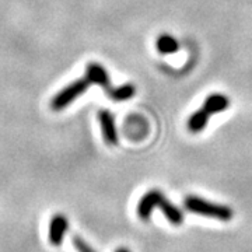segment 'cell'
Masks as SVG:
<instances>
[{
	"label": "cell",
	"mask_w": 252,
	"mask_h": 252,
	"mask_svg": "<svg viewBox=\"0 0 252 252\" xmlns=\"http://www.w3.org/2000/svg\"><path fill=\"white\" fill-rule=\"evenodd\" d=\"M136 87L133 84L127 83V84H124V86H119V87H115L114 90L111 91L108 97L112 98L114 101H126V99L132 98L135 95Z\"/></svg>",
	"instance_id": "30bf717a"
},
{
	"label": "cell",
	"mask_w": 252,
	"mask_h": 252,
	"mask_svg": "<svg viewBox=\"0 0 252 252\" xmlns=\"http://www.w3.org/2000/svg\"><path fill=\"white\" fill-rule=\"evenodd\" d=\"M184 206L190 213L212 217V219L221 220V221H230L234 216V212L230 206L210 202V200L196 196V195H188L184 199Z\"/></svg>",
	"instance_id": "7a4b0ae2"
},
{
	"label": "cell",
	"mask_w": 252,
	"mask_h": 252,
	"mask_svg": "<svg viewBox=\"0 0 252 252\" xmlns=\"http://www.w3.org/2000/svg\"><path fill=\"white\" fill-rule=\"evenodd\" d=\"M154 209H160L165 219L174 225H180L184 223V213L180 207L174 205L170 199L158 189H152L146 192L137 205V216L142 220H149Z\"/></svg>",
	"instance_id": "6da1fadb"
},
{
	"label": "cell",
	"mask_w": 252,
	"mask_h": 252,
	"mask_svg": "<svg viewBox=\"0 0 252 252\" xmlns=\"http://www.w3.org/2000/svg\"><path fill=\"white\" fill-rule=\"evenodd\" d=\"M209 114L203 108H199L195 111L188 119V129L192 133H199L206 127L207 122H209Z\"/></svg>",
	"instance_id": "ba28073f"
},
{
	"label": "cell",
	"mask_w": 252,
	"mask_h": 252,
	"mask_svg": "<svg viewBox=\"0 0 252 252\" xmlns=\"http://www.w3.org/2000/svg\"><path fill=\"white\" fill-rule=\"evenodd\" d=\"M86 79L90 81L91 84H98L101 87H104L108 95L111 94V91L114 90V87H112V84L109 81L108 73L98 63H89L87 64Z\"/></svg>",
	"instance_id": "5b68a950"
},
{
	"label": "cell",
	"mask_w": 252,
	"mask_h": 252,
	"mask_svg": "<svg viewBox=\"0 0 252 252\" xmlns=\"http://www.w3.org/2000/svg\"><path fill=\"white\" fill-rule=\"evenodd\" d=\"M156 48L158 49V52L162 55H171L175 54L178 49H180V44L178 41L174 38L172 35L168 34H162L157 38V42H156Z\"/></svg>",
	"instance_id": "9c48e42d"
},
{
	"label": "cell",
	"mask_w": 252,
	"mask_h": 252,
	"mask_svg": "<svg viewBox=\"0 0 252 252\" xmlns=\"http://www.w3.org/2000/svg\"><path fill=\"white\" fill-rule=\"evenodd\" d=\"M98 119L99 124H101V129H102V135H104L105 142L111 144V146H117L118 132L114 115L109 111H107V109H102V111L98 112Z\"/></svg>",
	"instance_id": "8992f818"
},
{
	"label": "cell",
	"mask_w": 252,
	"mask_h": 252,
	"mask_svg": "<svg viewBox=\"0 0 252 252\" xmlns=\"http://www.w3.org/2000/svg\"><path fill=\"white\" fill-rule=\"evenodd\" d=\"M72 241L77 252H97L93 247H91L90 244L87 243V241H86L83 237H80V235H74L72 238Z\"/></svg>",
	"instance_id": "8fae6325"
},
{
	"label": "cell",
	"mask_w": 252,
	"mask_h": 252,
	"mask_svg": "<svg viewBox=\"0 0 252 252\" xmlns=\"http://www.w3.org/2000/svg\"><path fill=\"white\" fill-rule=\"evenodd\" d=\"M69 228V220L62 213H56L49 223V243L54 247H59L63 243V237Z\"/></svg>",
	"instance_id": "277c9868"
},
{
	"label": "cell",
	"mask_w": 252,
	"mask_h": 252,
	"mask_svg": "<svg viewBox=\"0 0 252 252\" xmlns=\"http://www.w3.org/2000/svg\"><path fill=\"white\" fill-rule=\"evenodd\" d=\"M228 105H230V99L227 95L220 94V93H213L207 95L202 108L205 109L209 115H215V114L225 111L228 108Z\"/></svg>",
	"instance_id": "52a82bcc"
},
{
	"label": "cell",
	"mask_w": 252,
	"mask_h": 252,
	"mask_svg": "<svg viewBox=\"0 0 252 252\" xmlns=\"http://www.w3.org/2000/svg\"><path fill=\"white\" fill-rule=\"evenodd\" d=\"M115 252H130V250H127V248H125V247H122V248H118Z\"/></svg>",
	"instance_id": "7c38bea8"
},
{
	"label": "cell",
	"mask_w": 252,
	"mask_h": 252,
	"mask_svg": "<svg viewBox=\"0 0 252 252\" xmlns=\"http://www.w3.org/2000/svg\"><path fill=\"white\" fill-rule=\"evenodd\" d=\"M90 81L86 77L80 79V80L73 81L72 84H69L67 87H64L62 91H59L51 102V107L54 111H61V109L66 108L69 104H72L76 98H79L83 93L90 87Z\"/></svg>",
	"instance_id": "3957f363"
}]
</instances>
